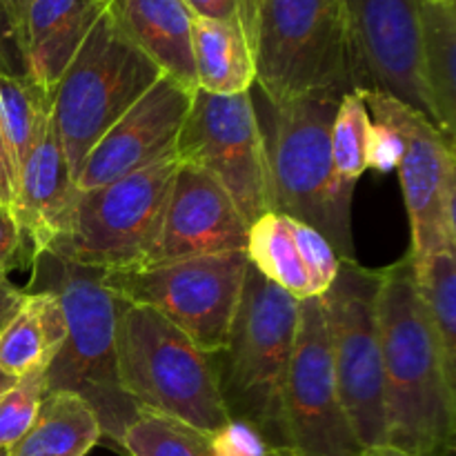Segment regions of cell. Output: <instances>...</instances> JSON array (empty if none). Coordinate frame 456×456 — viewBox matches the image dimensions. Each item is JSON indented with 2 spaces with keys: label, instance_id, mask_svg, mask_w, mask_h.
<instances>
[{
  "label": "cell",
  "instance_id": "obj_10",
  "mask_svg": "<svg viewBox=\"0 0 456 456\" xmlns=\"http://www.w3.org/2000/svg\"><path fill=\"white\" fill-rule=\"evenodd\" d=\"M248 265L245 252H225L105 272V281L125 303L159 312L199 350L214 354L230 337Z\"/></svg>",
  "mask_w": 456,
  "mask_h": 456
},
{
  "label": "cell",
  "instance_id": "obj_7",
  "mask_svg": "<svg viewBox=\"0 0 456 456\" xmlns=\"http://www.w3.org/2000/svg\"><path fill=\"white\" fill-rule=\"evenodd\" d=\"M160 76L107 7L53 87L52 120L74 181L102 134Z\"/></svg>",
  "mask_w": 456,
  "mask_h": 456
},
{
  "label": "cell",
  "instance_id": "obj_2",
  "mask_svg": "<svg viewBox=\"0 0 456 456\" xmlns=\"http://www.w3.org/2000/svg\"><path fill=\"white\" fill-rule=\"evenodd\" d=\"M249 96L265 151L270 209L321 232L341 261H356L352 239L356 185L334 172L330 147L341 94L323 92L272 102L252 87Z\"/></svg>",
  "mask_w": 456,
  "mask_h": 456
},
{
  "label": "cell",
  "instance_id": "obj_8",
  "mask_svg": "<svg viewBox=\"0 0 456 456\" xmlns=\"http://www.w3.org/2000/svg\"><path fill=\"white\" fill-rule=\"evenodd\" d=\"M178 165L174 151L118 181L78 191L69 234L52 252L102 272L151 265Z\"/></svg>",
  "mask_w": 456,
  "mask_h": 456
},
{
  "label": "cell",
  "instance_id": "obj_22",
  "mask_svg": "<svg viewBox=\"0 0 456 456\" xmlns=\"http://www.w3.org/2000/svg\"><path fill=\"white\" fill-rule=\"evenodd\" d=\"M191 56L200 92L234 96L254 87L252 52L239 18L212 20L194 16Z\"/></svg>",
  "mask_w": 456,
  "mask_h": 456
},
{
  "label": "cell",
  "instance_id": "obj_33",
  "mask_svg": "<svg viewBox=\"0 0 456 456\" xmlns=\"http://www.w3.org/2000/svg\"><path fill=\"white\" fill-rule=\"evenodd\" d=\"M0 71L9 76H27L20 38L4 0H0Z\"/></svg>",
  "mask_w": 456,
  "mask_h": 456
},
{
  "label": "cell",
  "instance_id": "obj_19",
  "mask_svg": "<svg viewBox=\"0 0 456 456\" xmlns=\"http://www.w3.org/2000/svg\"><path fill=\"white\" fill-rule=\"evenodd\" d=\"M110 13L123 34L187 92H196L191 25L185 0H110Z\"/></svg>",
  "mask_w": 456,
  "mask_h": 456
},
{
  "label": "cell",
  "instance_id": "obj_11",
  "mask_svg": "<svg viewBox=\"0 0 456 456\" xmlns=\"http://www.w3.org/2000/svg\"><path fill=\"white\" fill-rule=\"evenodd\" d=\"M174 151L181 163L216 178L248 225L272 212L265 151L249 92L216 96L196 89Z\"/></svg>",
  "mask_w": 456,
  "mask_h": 456
},
{
  "label": "cell",
  "instance_id": "obj_40",
  "mask_svg": "<svg viewBox=\"0 0 456 456\" xmlns=\"http://www.w3.org/2000/svg\"><path fill=\"white\" fill-rule=\"evenodd\" d=\"M13 383H16V379H12V377H7L4 372H0V396H3L4 392L13 386Z\"/></svg>",
  "mask_w": 456,
  "mask_h": 456
},
{
  "label": "cell",
  "instance_id": "obj_36",
  "mask_svg": "<svg viewBox=\"0 0 456 456\" xmlns=\"http://www.w3.org/2000/svg\"><path fill=\"white\" fill-rule=\"evenodd\" d=\"M25 289H18L7 274H0V332L7 328L9 321L16 316L20 305L25 303Z\"/></svg>",
  "mask_w": 456,
  "mask_h": 456
},
{
  "label": "cell",
  "instance_id": "obj_32",
  "mask_svg": "<svg viewBox=\"0 0 456 456\" xmlns=\"http://www.w3.org/2000/svg\"><path fill=\"white\" fill-rule=\"evenodd\" d=\"M401 154H403V142H401L399 134L387 125L372 120L368 136V167L381 174L392 172L399 165Z\"/></svg>",
  "mask_w": 456,
  "mask_h": 456
},
{
  "label": "cell",
  "instance_id": "obj_24",
  "mask_svg": "<svg viewBox=\"0 0 456 456\" xmlns=\"http://www.w3.org/2000/svg\"><path fill=\"white\" fill-rule=\"evenodd\" d=\"M248 261L263 279L285 289L297 301L314 297L310 279L298 256L297 243L289 232L288 216L276 212L263 214L249 225L248 245H245Z\"/></svg>",
  "mask_w": 456,
  "mask_h": 456
},
{
  "label": "cell",
  "instance_id": "obj_20",
  "mask_svg": "<svg viewBox=\"0 0 456 456\" xmlns=\"http://www.w3.org/2000/svg\"><path fill=\"white\" fill-rule=\"evenodd\" d=\"M421 69L436 127L456 136V0H417Z\"/></svg>",
  "mask_w": 456,
  "mask_h": 456
},
{
  "label": "cell",
  "instance_id": "obj_16",
  "mask_svg": "<svg viewBox=\"0 0 456 456\" xmlns=\"http://www.w3.org/2000/svg\"><path fill=\"white\" fill-rule=\"evenodd\" d=\"M249 225L221 183L194 165L181 163L165 209L154 261L169 263L212 254L245 252Z\"/></svg>",
  "mask_w": 456,
  "mask_h": 456
},
{
  "label": "cell",
  "instance_id": "obj_1",
  "mask_svg": "<svg viewBox=\"0 0 456 456\" xmlns=\"http://www.w3.org/2000/svg\"><path fill=\"white\" fill-rule=\"evenodd\" d=\"M386 445L408 456H445L456 444V383L426 314L410 252L383 267L379 285Z\"/></svg>",
  "mask_w": 456,
  "mask_h": 456
},
{
  "label": "cell",
  "instance_id": "obj_13",
  "mask_svg": "<svg viewBox=\"0 0 456 456\" xmlns=\"http://www.w3.org/2000/svg\"><path fill=\"white\" fill-rule=\"evenodd\" d=\"M285 430L294 456L363 454L338 396L321 297L298 301L285 381Z\"/></svg>",
  "mask_w": 456,
  "mask_h": 456
},
{
  "label": "cell",
  "instance_id": "obj_26",
  "mask_svg": "<svg viewBox=\"0 0 456 456\" xmlns=\"http://www.w3.org/2000/svg\"><path fill=\"white\" fill-rule=\"evenodd\" d=\"M456 245H444L414 263L419 297L441 346L448 377L456 383Z\"/></svg>",
  "mask_w": 456,
  "mask_h": 456
},
{
  "label": "cell",
  "instance_id": "obj_41",
  "mask_svg": "<svg viewBox=\"0 0 456 456\" xmlns=\"http://www.w3.org/2000/svg\"><path fill=\"white\" fill-rule=\"evenodd\" d=\"M445 456H454V452L452 454H445Z\"/></svg>",
  "mask_w": 456,
  "mask_h": 456
},
{
  "label": "cell",
  "instance_id": "obj_4",
  "mask_svg": "<svg viewBox=\"0 0 456 456\" xmlns=\"http://www.w3.org/2000/svg\"><path fill=\"white\" fill-rule=\"evenodd\" d=\"M236 18L252 52L254 87L267 101L354 92L343 0H240Z\"/></svg>",
  "mask_w": 456,
  "mask_h": 456
},
{
  "label": "cell",
  "instance_id": "obj_38",
  "mask_svg": "<svg viewBox=\"0 0 456 456\" xmlns=\"http://www.w3.org/2000/svg\"><path fill=\"white\" fill-rule=\"evenodd\" d=\"M31 0H4L9 9V16H12L13 27L18 31V38H20V47H22V27H25V16H27V7H29Z\"/></svg>",
  "mask_w": 456,
  "mask_h": 456
},
{
  "label": "cell",
  "instance_id": "obj_21",
  "mask_svg": "<svg viewBox=\"0 0 456 456\" xmlns=\"http://www.w3.org/2000/svg\"><path fill=\"white\" fill-rule=\"evenodd\" d=\"M25 303L0 332V372L12 379L47 372L67 337L58 298L49 292H25Z\"/></svg>",
  "mask_w": 456,
  "mask_h": 456
},
{
  "label": "cell",
  "instance_id": "obj_25",
  "mask_svg": "<svg viewBox=\"0 0 456 456\" xmlns=\"http://www.w3.org/2000/svg\"><path fill=\"white\" fill-rule=\"evenodd\" d=\"M52 102L53 94L29 76H9L0 71V127L16 181L31 147L52 120Z\"/></svg>",
  "mask_w": 456,
  "mask_h": 456
},
{
  "label": "cell",
  "instance_id": "obj_27",
  "mask_svg": "<svg viewBox=\"0 0 456 456\" xmlns=\"http://www.w3.org/2000/svg\"><path fill=\"white\" fill-rule=\"evenodd\" d=\"M120 448L129 456H212L208 435L151 412H141L129 423Z\"/></svg>",
  "mask_w": 456,
  "mask_h": 456
},
{
  "label": "cell",
  "instance_id": "obj_35",
  "mask_svg": "<svg viewBox=\"0 0 456 456\" xmlns=\"http://www.w3.org/2000/svg\"><path fill=\"white\" fill-rule=\"evenodd\" d=\"M191 13L199 18H212V20H230L239 16L240 0H185Z\"/></svg>",
  "mask_w": 456,
  "mask_h": 456
},
{
  "label": "cell",
  "instance_id": "obj_28",
  "mask_svg": "<svg viewBox=\"0 0 456 456\" xmlns=\"http://www.w3.org/2000/svg\"><path fill=\"white\" fill-rule=\"evenodd\" d=\"M370 111L365 107L363 94L359 89L343 94L334 114L330 147H332L334 172L350 185H356L368 169V136Z\"/></svg>",
  "mask_w": 456,
  "mask_h": 456
},
{
  "label": "cell",
  "instance_id": "obj_18",
  "mask_svg": "<svg viewBox=\"0 0 456 456\" xmlns=\"http://www.w3.org/2000/svg\"><path fill=\"white\" fill-rule=\"evenodd\" d=\"M110 0H31L22 27V56L31 80L53 94L62 71Z\"/></svg>",
  "mask_w": 456,
  "mask_h": 456
},
{
  "label": "cell",
  "instance_id": "obj_23",
  "mask_svg": "<svg viewBox=\"0 0 456 456\" xmlns=\"http://www.w3.org/2000/svg\"><path fill=\"white\" fill-rule=\"evenodd\" d=\"M102 439L94 410L71 392H47L38 419L4 456H85Z\"/></svg>",
  "mask_w": 456,
  "mask_h": 456
},
{
  "label": "cell",
  "instance_id": "obj_15",
  "mask_svg": "<svg viewBox=\"0 0 456 456\" xmlns=\"http://www.w3.org/2000/svg\"><path fill=\"white\" fill-rule=\"evenodd\" d=\"M191 94L169 76H160L92 147L76 190H96L174 154Z\"/></svg>",
  "mask_w": 456,
  "mask_h": 456
},
{
  "label": "cell",
  "instance_id": "obj_5",
  "mask_svg": "<svg viewBox=\"0 0 456 456\" xmlns=\"http://www.w3.org/2000/svg\"><path fill=\"white\" fill-rule=\"evenodd\" d=\"M297 321V298L248 265L230 337L225 347L212 354L227 417L252 423L272 444L285 450H289L285 381Z\"/></svg>",
  "mask_w": 456,
  "mask_h": 456
},
{
  "label": "cell",
  "instance_id": "obj_30",
  "mask_svg": "<svg viewBox=\"0 0 456 456\" xmlns=\"http://www.w3.org/2000/svg\"><path fill=\"white\" fill-rule=\"evenodd\" d=\"M288 225L289 232H292L294 243H297L303 267L307 272V279H310L312 292H314V297H323L330 285L334 283V279H337L341 258L337 256L330 240L321 232H316L314 227L305 225L301 221H294L289 216Z\"/></svg>",
  "mask_w": 456,
  "mask_h": 456
},
{
  "label": "cell",
  "instance_id": "obj_6",
  "mask_svg": "<svg viewBox=\"0 0 456 456\" xmlns=\"http://www.w3.org/2000/svg\"><path fill=\"white\" fill-rule=\"evenodd\" d=\"M116 368L138 412L160 414L212 435L227 423L212 354L159 312L125 303L116 330Z\"/></svg>",
  "mask_w": 456,
  "mask_h": 456
},
{
  "label": "cell",
  "instance_id": "obj_34",
  "mask_svg": "<svg viewBox=\"0 0 456 456\" xmlns=\"http://www.w3.org/2000/svg\"><path fill=\"white\" fill-rule=\"evenodd\" d=\"M22 243L25 239L12 208L0 203V274H9V270L16 267V263L20 261Z\"/></svg>",
  "mask_w": 456,
  "mask_h": 456
},
{
  "label": "cell",
  "instance_id": "obj_3",
  "mask_svg": "<svg viewBox=\"0 0 456 456\" xmlns=\"http://www.w3.org/2000/svg\"><path fill=\"white\" fill-rule=\"evenodd\" d=\"M25 292H49L65 314L67 337L47 370V392H71L94 410L102 436L120 445L138 408L123 392L116 368V330L125 301L105 272L83 267L45 249L31 254Z\"/></svg>",
  "mask_w": 456,
  "mask_h": 456
},
{
  "label": "cell",
  "instance_id": "obj_37",
  "mask_svg": "<svg viewBox=\"0 0 456 456\" xmlns=\"http://www.w3.org/2000/svg\"><path fill=\"white\" fill-rule=\"evenodd\" d=\"M13 194H16V172H13L3 127H0V203L12 208Z\"/></svg>",
  "mask_w": 456,
  "mask_h": 456
},
{
  "label": "cell",
  "instance_id": "obj_31",
  "mask_svg": "<svg viewBox=\"0 0 456 456\" xmlns=\"http://www.w3.org/2000/svg\"><path fill=\"white\" fill-rule=\"evenodd\" d=\"M208 448L212 456H294L243 419H227L225 426L208 435Z\"/></svg>",
  "mask_w": 456,
  "mask_h": 456
},
{
  "label": "cell",
  "instance_id": "obj_39",
  "mask_svg": "<svg viewBox=\"0 0 456 456\" xmlns=\"http://www.w3.org/2000/svg\"><path fill=\"white\" fill-rule=\"evenodd\" d=\"M361 456H408V454L399 452V450L390 448V445H381V448L363 450V454H361Z\"/></svg>",
  "mask_w": 456,
  "mask_h": 456
},
{
  "label": "cell",
  "instance_id": "obj_17",
  "mask_svg": "<svg viewBox=\"0 0 456 456\" xmlns=\"http://www.w3.org/2000/svg\"><path fill=\"white\" fill-rule=\"evenodd\" d=\"M76 199V181L62 151L53 120L45 127L29 156L22 163L16 181L12 212L22 239L31 240V254L52 249L61 243L71 227Z\"/></svg>",
  "mask_w": 456,
  "mask_h": 456
},
{
  "label": "cell",
  "instance_id": "obj_9",
  "mask_svg": "<svg viewBox=\"0 0 456 456\" xmlns=\"http://www.w3.org/2000/svg\"><path fill=\"white\" fill-rule=\"evenodd\" d=\"M379 285L381 270L341 261L321 297L338 396L361 450L386 445Z\"/></svg>",
  "mask_w": 456,
  "mask_h": 456
},
{
  "label": "cell",
  "instance_id": "obj_14",
  "mask_svg": "<svg viewBox=\"0 0 456 456\" xmlns=\"http://www.w3.org/2000/svg\"><path fill=\"white\" fill-rule=\"evenodd\" d=\"M352 87L396 98L436 125L421 69L417 0H343Z\"/></svg>",
  "mask_w": 456,
  "mask_h": 456
},
{
  "label": "cell",
  "instance_id": "obj_12",
  "mask_svg": "<svg viewBox=\"0 0 456 456\" xmlns=\"http://www.w3.org/2000/svg\"><path fill=\"white\" fill-rule=\"evenodd\" d=\"M361 94L370 118L395 129L403 142L396 169L412 230L410 256L417 261L444 245H456L454 142L405 102L379 92Z\"/></svg>",
  "mask_w": 456,
  "mask_h": 456
},
{
  "label": "cell",
  "instance_id": "obj_29",
  "mask_svg": "<svg viewBox=\"0 0 456 456\" xmlns=\"http://www.w3.org/2000/svg\"><path fill=\"white\" fill-rule=\"evenodd\" d=\"M45 396H47V372L16 379V383L0 396V456H4L34 426Z\"/></svg>",
  "mask_w": 456,
  "mask_h": 456
}]
</instances>
